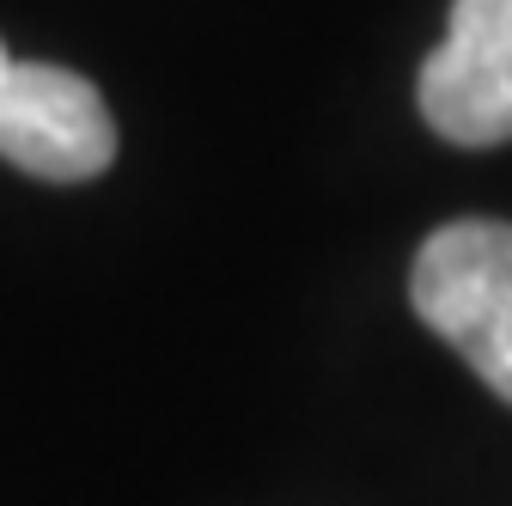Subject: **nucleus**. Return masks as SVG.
Returning a JSON list of instances; mask_svg holds the SVG:
<instances>
[{"instance_id":"f257e3e1","label":"nucleus","mask_w":512,"mask_h":506,"mask_svg":"<svg viewBox=\"0 0 512 506\" xmlns=\"http://www.w3.org/2000/svg\"><path fill=\"white\" fill-rule=\"evenodd\" d=\"M409 299L421 324L452 342L500 403H512V226H439L409 269Z\"/></svg>"},{"instance_id":"20e7f679","label":"nucleus","mask_w":512,"mask_h":506,"mask_svg":"<svg viewBox=\"0 0 512 506\" xmlns=\"http://www.w3.org/2000/svg\"><path fill=\"white\" fill-rule=\"evenodd\" d=\"M7 68H13V55H7V43H0V80H7Z\"/></svg>"},{"instance_id":"f03ea898","label":"nucleus","mask_w":512,"mask_h":506,"mask_svg":"<svg viewBox=\"0 0 512 506\" xmlns=\"http://www.w3.org/2000/svg\"><path fill=\"white\" fill-rule=\"evenodd\" d=\"M0 159L43 183H86L116 159V116L92 80L13 61L0 80Z\"/></svg>"},{"instance_id":"7ed1b4c3","label":"nucleus","mask_w":512,"mask_h":506,"mask_svg":"<svg viewBox=\"0 0 512 506\" xmlns=\"http://www.w3.org/2000/svg\"><path fill=\"white\" fill-rule=\"evenodd\" d=\"M421 116L452 147L512 141V0H458L445 43L421 61Z\"/></svg>"}]
</instances>
